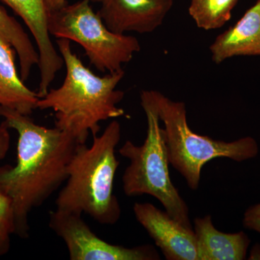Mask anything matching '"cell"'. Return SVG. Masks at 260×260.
I'll return each instance as SVG.
<instances>
[{"mask_svg": "<svg viewBox=\"0 0 260 260\" xmlns=\"http://www.w3.org/2000/svg\"><path fill=\"white\" fill-rule=\"evenodd\" d=\"M0 116L18 135L16 165L0 167V191L13 203L15 235L26 239L30 212L66 181L68 166L80 143L56 126L39 125L16 111L0 107Z\"/></svg>", "mask_w": 260, "mask_h": 260, "instance_id": "6da1fadb", "label": "cell"}, {"mask_svg": "<svg viewBox=\"0 0 260 260\" xmlns=\"http://www.w3.org/2000/svg\"><path fill=\"white\" fill-rule=\"evenodd\" d=\"M56 45L66 68L64 80L39 99L37 109L54 111L56 127L86 143L90 133L99 135L101 121L125 115L124 109L118 107L124 92L116 89L124 71L99 76L84 65L70 40L58 39Z\"/></svg>", "mask_w": 260, "mask_h": 260, "instance_id": "7a4b0ae2", "label": "cell"}, {"mask_svg": "<svg viewBox=\"0 0 260 260\" xmlns=\"http://www.w3.org/2000/svg\"><path fill=\"white\" fill-rule=\"evenodd\" d=\"M121 136L120 124L114 120L102 135L93 136L90 146L78 145L68 166L66 184L56 198V210L87 214L103 225L119 220L121 208L113 188L119 167L115 150Z\"/></svg>", "mask_w": 260, "mask_h": 260, "instance_id": "3957f363", "label": "cell"}, {"mask_svg": "<svg viewBox=\"0 0 260 260\" xmlns=\"http://www.w3.org/2000/svg\"><path fill=\"white\" fill-rule=\"evenodd\" d=\"M140 98L152 104L164 123L169 162L192 190L199 187L202 169L210 160L226 158L242 162L255 158L259 153L257 143L251 137L225 142L194 133L188 125L184 102L173 101L154 90H143Z\"/></svg>", "mask_w": 260, "mask_h": 260, "instance_id": "277c9868", "label": "cell"}, {"mask_svg": "<svg viewBox=\"0 0 260 260\" xmlns=\"http://www.w3.org/2000/svg\"><path fill=\"white\" fill-rule=\"evenodd\" d=\"M140 102L147 118V136L142 145L126 140L119 149L121 156L129 160L122 177L123 189L129 197H154L173 219L186 229L194 230L187 205L171 179L170 162L158 114L146 99L140 98Z\"/></svg>", "mask_w": 260, "mask_h": 260, "instance_id": "5b68a950", "label": "cell"}, {"mask_svg": "<svg viewBox=\"0 0 260 260\" xmlns=\"http://www.w3.org/2000/svg\"><path fill=\"white\" fill-rule=\"evenodd\" d=\"M90 4V0H80L49 13V32L81 46L90 64L99 71H121L141 49L140 42L109 30Z\"/></svg>", "mask_w": 260, "mask_h": 260, "instance_id": "8992f818", "label": "cell"}, {"mask_svg": "<svg viewBox=\"0 0 260 260\" xmlns=\"http://www.w3.org/2000/svg\"><path fill=\"white\" fill-rule=\"evenodd\" d=\"M49 225L64 241L71 260L160 259L152 246L126 248L105 242L90 229L82 215L56 209L49 213Z\"/></svg>", "mask_w": 260, "mask_h": 260, "instance_id": "52a82bcc", "label": "cell"}, {"mask_svg": "<svg viewBox=\"0 0 260 260\" xmlns=\"http://www.w3.org/2000/svg\"><path fill=\"white\" fill-rule=\"evenodd\" d=\"M107 28L118 34H150L161 26L174 0H90Z\"/></svg>", "mask_w": 260, "mask_h": 260, "instance_id": "ba28073f", "label": "cell"}, {"mask_svg": "<svg viewBox=\"0 0 260 260\" xmlns=\"http://www.w3.org/2000/svg\"><path fill=\"white\" fill-rule=\"evenodd\" d=\"M23 20L37 46L39 83L37 93L43 98L49 91L64 61L54 47L49 30V13L45 0H0Z\"/></svg>", "mask_w": 260, "mask_h": 260, "instance_id": "9c48e42d", "label": "cell"}, {"mask_svg": "<svg viewBox=\"0 0 260 260\" xmlns=\"http://www.w3.org/2000/svg\"><path fill=\"white\" fill-rule=\"evenodd\" d=\"M135 218L168 260H198L194 230L186 229L150 203H135Z\"/></svg>", "mask_w": 260, "mask_h": 260, "instance_id": "30bf717a", "label": "cell"}, {"mask_svg": "<svg viewBox=\"0 0 260 260\" xmlns=\"http://www.w3.org/2000/svg\"><path fill=\"white\" fill-rule=\"evenodd\" d=\"M210 51L215 64L234 56H260V0L215 39Z\"/></svg>", "mask_w": 260, "mask_h": 260, "instance_id": "8fae6325", "label": "cell"}, {"mask_svg": "<svg viewBox=\"0 0 260 260\" xmlns=\"http://www.w3.org/2000/svg\"><path fill=\"white\" fill-rule=\"evenodd\" d=\"M198 260L245 259L250 244L243 232L227 234L214 226L210 215L194 220Z\"/></svg>", "mask_w": 260, "mask_h": 260, "instance_id": "7c38bea8", "label": "cell"}, {"mask_svg": "<svg viewBox=\"0 0 260 260\" xmlns=\"http://www.w3.org/2000/svg\"><path fill=\"white\" fill-rule=\"evenodd\" d=\"M15 52L13 46L0 34V107L29 116L37 109L40 98L18 75Z\"/></svg>", "mask_w": 260, "mask_h": 260, "instance_id": "4fadbf2b", "label": "cell"}, {"mask_svg": "<svg viewBox=\"0 0 260 260\" xmlns=\"http://www.w3.org/2000/svg\"><path fill=\"white\" fill-rule=\"evenodd\" d=\"M0 34L13 46L20 63V75L23 81L30 77L32 67L39 64L38 50L18 20L0 6Z\"/></svg>", "mask_w": 260, "mask_h": 260, "instance_id": "5bb4252c", "label": "cell"}, {"mask_svg": "<svg viewBox=\"0 0 260 260\" xmlns=\"http://www.w3.org/2000/svg\"><path fill=\"white\" fill-rule=\"evenodd\" d=\"M239 0H191L189 13L198 28L206 30L223 27L230 20Z\"/></svg>", "mask_w": 260, "mask_h": 260, "instance_id": "9a60e30c", "label": "cell"}, {"mask_svg": "<svg viewBox=\"0 0 260 260\" xmlns=\"http://www.w3.org/2000/svg\"><path fill=\"white\" fill-rule=\"evenodd\" d=\"M0 232L13 235L16 232L14 209L11 200L0 191Z\"/></svg>", "mask_w": 260, "mask_h": 260, "instance_id": "2e32d148", "label": "cell"}, {"mask_svg": "<svg viewBox=\"0 0 260 260\" xmlns=\"http://www.w3.org/2000/svg\"><path fill=\"white\" fill-rule=\"evenodd\" d=\"M243 225L260 234V203L251 205L244 214Z\"/></svg>", "mask_w": 260, "mask_h": 260, "instance_id": "e0dca14e", "label": "cell"}, {"mask_svg": "<svg viewBox=\"0 0 260 260\" xmlns=\"http://www.w3.org/2000/svg\"><path fill=\"white\" fill-rule=\"evenodd\" d=\"M10 128L5 121L0 124V164L6 156L10 145Z\"/></svg>", "mask_w": 260, "mask_h": 260, "instance_id": "ac0fdd59", "label": "cell"}, {"mask_svg": "<svg viewBox=\"0 0 260 260\" xmlns=\"http://www.w3.org/2000/svg\"><path fill=\"white\" fill-rule=\"evenodd\" d=\"M11 235L0 232V256L5 255L10 249Z\"/></svg>", "mask_w": 260, "mask_h": 260, "instance_id": "d6986e66", "label": "cell"}, {"mask_svg": "<svg viewBox=\"0 0 260 260\" xmlns=\"http://www.w3.org/2000/svg\"><path fill=\"white\" fill-rule=\"evenodd\" d=\"M67 4H68L67 0H45L46 8H47L48 13L60 9Z\"/></svg>", "mask_w": 260, "mask_h": 260, "instance_id": "ffe728a7", "label": "cell"}, {"mask_svg": "<svg viewBox=\"0 0 260 260\" xmlns=\"http://www.w3.org/2000/svg\"><path fill=\"white\" fill-rule=\"evenodd\" d=\"M251 259H260V245H255L251 249L250 258Z\"/></svg>", "mask_w": 260, "mask_h": 260, "instance_id": "44dd1931", "label": "cell"}]
</instances>
